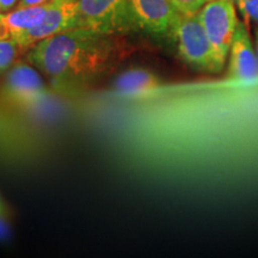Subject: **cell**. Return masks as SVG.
Here are the masks:
<instances>
[{
	"instance_id": "obj_19",
	"label": "cell",
	"mask_w": 258,
	"mask_h": 258,
	"mask_svg": "<svg viewBox=\"0 0 258 258\" xmlns=\"http://www.w3.org/2000/svg\"><path fill=\"white\" fill-rule=\"evenodd\" d=\"M254 48H256V53H257V59H258V27L256 28V30H254Z\"/></svg>"
},
{
	"instance_id": "obj_13",
	"label": "cell",
	"mask_w": 258,
	"mask_h": 258,
	"mask_svg": "<svg viewBox=\"0 0 258 258\" xmlns=\"http://www.w3.org/2000/svg\"><path fill=\"white\" fill-rule=\"evenodd\" d=\"M234 4L246 27L249 23L258 27V0H234Z\"/></svg>"
},
{
	"instance_id": "obj_15",
	"label": "cell",
	"mask_w": 258,
	"mask_h": 258,
	"mask_svg": "<svg viewBox=\"0 0 258 258\" xmlns=\"http://www.w3.org/2000/svg\"><path fill=\"white\" fill-rule=\"evenodd\" d=\"M11 237V226L9 218L0 214V241H8Z\"/></svg>"
},
{
	"instance_id": "obj_17",
	"label": "cell",
	"mask_w": 258,
	"mask_h": 258,
	"mask_svg": "<svg viewBox=\"0 0 258 258\" xmlns=\"http://www.w3.org/2000/svg\"><path fill=\"white\" fill-rule=\"evenodd\" d=\"M49 2V0H19L17 8H28V6H36L44 4V3Z\"/></svg>"
},
{
	"instance_id": "obj_11",
	"label": "cell",
	"mask_w": 258,
	"mask_h": 258,
	"mask_svg": "<svg viewBox=\"0 0 258 258\" xmlns=\"http://www.w3.org/2000/svg\"><path fill=\"white\" fill-rule=\"evenodd\" d=\"M15 112L0 103V158H16L25 152L28 140Z\"/></svg>"
},
{
	"instance_id": "obj_20",
	"label": "cell",
	"mask_w": 258,
	"mask_h": 258,
	"mask_svg": "<svg viewBox=\"0 0 258 258\" xmlns=\"http://www.w3.org/2000/svg\"><path fill=\"white\" fill-rule=\"evenodd\" d=\"M232 2H234V0H232Z\"/></svg>"
},
{
	"instance_id": "obj_5",
	"label": "cell",
	"mask_w": 258,
	"mask_h": 258,
	"mask_svg": "<svg viewBox=\"0 0 258 258\" xmlns=\"http://www.w3.org/2000/svg\"><path fill=\"white\" fill-rule=\"evenodd\" d=\"M79 28L106 35H123L138 30L131 0H79Z\"/></svg>"
},
{
	"instance_id": "obj_4",
	"label": "cell",
	"mask_w": 258,
	"mask_h": 258,
	"mask_svg": "<svg viewBox=\"0 0 258 258\" xmlns=\"http://www.w3.org/2000/svg\"><path fill=\"white\" fill-rule=\"evenodd\" d=\"M170 35L186 66L198 72L218 74L212 46L198 15L179 14Z\"/></svg>"
},
{
	"instance_id": "obj_18",
	"label": "cell",
	"mask_w": 258,
	"mask_h": 258,
	"mask_svg": "<svg viewBox=\"0 0 258 258\" xmlns=\"http://www.w3.org/2000/svg\"><path fill=\"white\" fill-rule=\"evenodd\" d=\"M0 214L4 215L6 218H10V209L4 200H3L2 195H0Z\"/></svg>"
},
{
	"instance_id": "obj_3",
	"label": "cell",
	"mask_w": 258,
	"mask_h": 258,
	"mask_svg": "<svg viewBox=\"0 0 258 258\" xmlns=\"http://www.w3.org/2000/svg\"><path fill=\"white\" fill-rule=\"evenodd\" d=\"M196 15L212 46L217 72L220 73L227 63L235 29L239 23L237 8L232 0H211Z\"/></svg>"
},
{
	"instance_id": "obj_7",
	"label": "cell",
	"mask_w": 258,
	"mask_h": 258,
	"mask_svg": "<svg viewBox=\"0 0 258 258\" xmlns=\"http://www.w3.org/2000/svg\"><path fill=\"white\" fill-rule=\"evenodd\" d=\"M227 77L235 82L258 79V59L256 48L247 27L238 23L227 57Z\"/></svg>"
},
{
	"instance_id": "obj_10",
	"label": "cell",
	"mask_w": 258,
	"mask_h": 258,
	"mask_svg": "<svg viewBox=\"0 0 258 258\" xmlns=\"http://www.w3.org/2000/svg\"><path fill=\"white\" fill-rule=\"evenodd\" d=\"M163 86V79L158 74L143 67H134L116 77L111 91L121 96H139L157 91Z\"/></svg>"
},
{
	"instance_id": "obj_16",
	"label": "cell",
	"mask_w": 258,
	"mask_h": 258,
	"mask_svg": "<svg viewBox=\"0 0 258 258\" xmlns=\"http://www.w3.org/2000/svg\"><path fill=\"white\" fill-rule=\"evenodd\" d=\"M19 0H0V14H6V12L12 11L17 8Z\"/></svg>"
},
{
	"instance_id": "obj_14",
	"label": "cell",
	"mask_w": 258,
	"mask_h": 258,
	"mask_svg": "<svg viewBox=\"0 0 258 258\" xmlns=\"http://www.w3.org/2000/svg\"><path fill=\"white\" fill-rule=\"evenodd\" d=\"M208 2L211 0H170L177 12L182 15H196Z\"/></svg>"
},
{
	"instance_id": "obj_1",
	"label": "cell",
	"mask_w": 258,
	"mask_h": 258,
	"mask_svg": "<svg viewBox=\"0 0 258 258\" xmlns=\"http://www.w3.org/2000/svg\"><path fill=\"white\" fill-rule=\"evenodd\" d=\"M132 51L120 35L76 28L37 42L25 60L43 74L54 91L72 95L115 72Z\"/></svg>"
},
{
	"instance_id": "obj_6",
	"label": "cell",
	"mask_w": 258,
	"mask_h": 258,
	"mask_svg": "<svg viewBox=\"0 0 258 258\" xmlns=\"http://www.w3.org/2000/svg\"><path fill=\"white\" fill-rule=\"evenodd\" d=\"M78 2L79 0H55V4L51 6L37 27L18 35L14 40L27 53L32 46L44 38L79 28Z\"/></svg>"
},
{
	"instance_id": "obj_2",
	"label": "cell",
	"mask_w": 258,
	"mask_h": 258,
	"mask_svg": "<svg viewBox=\"0 0 258 258\" xmlns=\"http://www.w3.org/2000/svg\"><path fill=\"white\" fill-rule=\"evenodd\" d=\"M44 79L34 64L18 60L0 78V103L14 112L34 106L49 95Z\"/></svg>"
},
{
	"instance_id": "obj_12",
	"label": "cell",
	"mask_w": 258,
	"mask_h": 258,
	"mask_svg": "<svg viewBox=\"0 0 258 258\" xmlns=\"http://www.w3.org/2000/svg\"><path fill=\"white\" fill-rule=\"evenodd\" d=\"M24 54L27 53L15 40L0 37V78L21 60V56Z\"/></svg>"
},
{
	"instance_id": "obj_9",
	"label": "cell",
	"mask_w": 258,
	"mask_h": 258,
	"mask_svg": "<svg viewBox=\"0 0 258 258\" xmlns=\"http://www.w3.org/2000/svg\"><path fill=\"white\" fill-rule=\"evenodd\" d=\"M55 0L28 8H16L6 14H0V37L12 38L37 27L43 21Z\"/></svg>"
},
{
	"instance_id": "obj_8",
	"label": "cell",
	"mask_w": 258,
	"mask_h": 258,
	"mask_svg": "<svg viewBox=\"0 0 258 258\" xmlns=\"http://www.w3.org/2000/svg\"><path fill=\"white\" fill-rule=\"evenodd\" d=\"M131 8L138 30L150 35H170L179 12L170 0H131Z\"/></svg>"
}]
</instances>
